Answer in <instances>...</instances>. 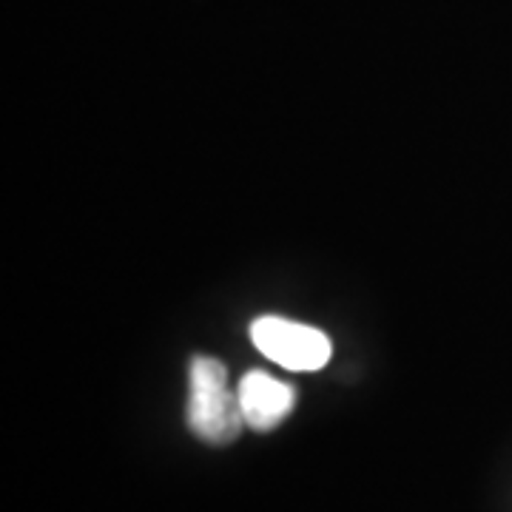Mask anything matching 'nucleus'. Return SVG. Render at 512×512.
<instances>
[{
	"mask_svg": "<svg viewBox=\"0 0 512 512\" xmlns=\"http://www.w3.org/2000/svg\"><path fill=\"white\" fill-rule=\"evenodd\" d=\"M188 427L211 447H225L245 427L239 393L228 384V367L214 356H194L188 367Z\"/></svg>",
	"mask_w": 512,
	"mask_h": 512,
	"instance_id": "f257e3e1",
	"label": "nucleus"
},
{
	"mask_svg": "<svg viewBox=\"0 0 512 512\" xmlns=\"http://www.w3.org/2000/svg\"><path fill=\"white\" fill-rule=\"evenodd\" d=\"M237 393L245 424L256 433H268V430L279 427L282 421L291 416L293 402H296V393H293L291 384L279 382V379L262 373V370L245 373Z\"/></svg>",
	"mask_w": 512,
	"mask_h": 512,
	"instance_id": "7ed1b4c3",
	"label": "nucleus"
},
{
	"mask_svg": "<svg viewBox=\"0 0 512 512\" xmlns=\"http://www.w3.org/2000/svg\"><path fill=\"white\" fill-rule=\"evenodd\" d=\"M251 342L262 356H268L285 370L311 373L330 362L333 345L319 328L282 319V316H259L251 325Z\"/></svg>",
	"mask_w": 512,
	"mask_h": 512,
	"instance_id": "f03ea898",
	"label": "nucleus"
}]
</instances>
